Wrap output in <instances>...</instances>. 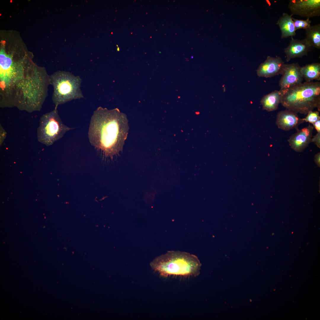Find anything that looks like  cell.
<instances>
[{
	"instance_id": "1",
	"label": "cell",
	"mask_w": 320,
	"mask_h": 320,
	"mask_svg": "<svg viewBox=\"0 0 320 320\" xmlns=\"http://www.w3.org/2000/svg\"><path fill=\"white\" fill-rule=\"evenodd\" d=\"M17 61L4 48L0 52V106L28 112L40 111L47 95L49 76L44 68Z\"/></svg>"
},
{
	"instance_id": "2",
	"label": "cell",
	"mask_w": 320,
	"mask_h": 320,
	"mask_svg": "<svg viewBox=\"0 0 320 320\" xmlns=\"http://www.w3.org/2000/svg\"><path fill=\"white\" fill-rule=\"evenodd\" d=\"M128 122L118 109L98 107L90 120L88 132L90 143L107 156L118 154L122 151L127 137Z\"/></svg>"
},
{
	"instance_id": "3",
	"label": "cell",
	"mask_w": 320,
	"mask_h": 320,
	"mask_svg": "<svg viewBox=\"0 0 320 320\" xmlns=\"http://www.w3.org/2000/svg\"><path fill=\"white\" fill-rule=\"evenodd\" d=\"M152 268L164 277L198 276L201 264L193 255L180 251H169L154 259L150 264Z\"/></svg>"
},
{
	"instance_id": "4",
	"label": "cell",
	"mask_w": 320,
	"mask_h": 320,
	"mask_svg": "<svg viewBox=\"0 0 320 320\" xmlns=\"http://www.w3.org/2000/svg\"><path fill=\"white\" fill-rule=\"evenodd\" d=\"M279 90L281 103L287 109L305 115L315 108L320 111V82L306 81L292 88Z\"/></svg>"
},
{
	"instance_id": "5",
	"label": "cell",
	"mask_w": 320,
	"mask_h": 320,
	"mask_svg": "<svg viewBox=\"0 0 320 320\" xmlns=\"http://www.w3.org/2000/svg\"><path fill=\"white\" fill-rule=\"evenodd\" d=\"M49 80L53 88L52 99L55 108L60 105L84 97L81 89L82 79L79 76L59 71L50 76Z\"/></svg>"
},
{
	"instance_id": "6",
	"label": "cell",
	"mask_w": 320,
	"mask_h": 320,
	"mask_svg": "<svg viewBox=\"0 0 320 320\" xmlns=\"http://www.w3.org/2000/svg\"><path fill=\"white\" fill-rule=\"evenodd\" d=\"M73 129L62 122L57 108L43 114L40 118L37 129L38 141L47 146L52 145L65 133Z\"/></svg>"
},
{
	"instance_id": "7",
	"label": "cell",
	"mask_w": 320,
	"mask_h": 320,
	"mask_svg": "<svg viewBox=\"0 0 320 320\" xmlns=\"http://www.w3.org/2000/svg\"><path fill=\"white\" fill-rule=\"evenodd\" d=\"M288 7L292 15L308 18L320 15V0H290Z\"/></svg>"
},
{
	"instance_id": "8",
	"label": "cell",
	"mask_w": 320,
	"mask_h": 320,
	"mask_svg": "<svg viewBox=\"0 0 320 320\" xmlns=\"http://www.w3.org/2000/svg\"><path fill=\"white\" fill-rule=\"evenodd\" d=\"M301 68L297 63L284 64L279 82L280 90L290 89L303 83Z\"/></svg>"
},
{
	"instance_id": "9",
	"label": "cell",
	"mask_w": 320,
	"mask_h": 320,
	"mask_svg": "<svg viewBox=\"0 0 320 320\" xmlns=\"http://www.w3.org/2000/svg\"><path fill=\"white\" fill-rule=\"evenodd\" d=\"M313 128L309 124L301 129H297V132L292 134L288 140L291 148L296 152L303 151L311 142Z\"/></svg>"
},
{
	"instance_id": "10",
	"label": "cell",
	"mask_w": 320,
	"mask_h": 320,
	"mask_svg": "<svg viewBox=\"0 0 320 320\" xmlns=\"http://www.w3.org/2000/svg\"><path fill=\"white\" fill-rule=\"evenodd\" d=\"M284 64L280 57L268 56L259 66L257 70V74L260 77L268 78L281 74Z\"/></svg>"
},
{
	"instance_id": "11",
	"label": "cell",
	"mask_w": 320,
	"mask_h": 320,
	"mask_svg": "<svg viewBox=\"0 0 320 320\" xmlns=\"http://www.w3.org/2000/svg\"><path fill=\"white\" fill-rule=\"evenodd\" d=\"M304 122L297 113L287 109L278 113L276 123L278 128L287 131L294 128L297 129L298 126Z\"/></svg>"
},
{
	"instance_id": "12",
	"label": "cell",
	"mask_w": 320,
	"mask_h": 320,
	"mask_svg": "<svg viewBox=\"0 0 320 320\" xmlns=\"http://www.w3.org/2000/svg\"><path fill=\"white\" fill-rule=\"evenodd\" d=\"M311 47L305 39L298 40L292 37L289 45L284 49L286 61L288 62L292 59L307 55Z\"/></svg>"
},
{
	"instance_id": "13",
	"label": "cell",
	"mask_w": 320,
	"mask_h": 320,
	"mask_svg": "<svg viewBox=\"0 0 320 320\" xmlns=\"http://www.w3.org/2000/svg\"><path fill=\"white\" fill-rule=\"evenodd\" d=\"M292 15L284 13L276 23L281 32V38H286L296 35V30L292 19Z\"/></svg>"
},
{
	"instance_id": "14",
	"label": "cell",
	"mask_w": 320,
	"mask_h": 320,
	"mask_svg": "<svg viewBox=\"0 0 320 320\" xmlns=\"http://www.w3.org/2000/svg\"><path fill=\"white\" fill-rule=\"evenodd\" d=\"M281 95L280 90H275L265 95L260 101L263 109L268 111L276 110L281 103Z\"/></svg>"
},
{
	"instance_id": "15",
	"label": "cell",
	"mask_w": 320,
	"mask_h": 320,
	"mask_svg": "<svg viewBox=\"0 0 320 320\" xmlns=\"http://www.w3.org/2000/svg\"><path fill=\"white\" fill-rule=\"evenodd\" d=\"M301 72L306 82H311L313 80L320 79V64L313 63L301 68Z\"/></svg>"
},
{
	"instance_id": "16",
	"label": "cell",
	"mask_w": 320,
	"mask_h": 320,
	"mask_svg": "<svg viewBox=\"0 0 320 320\" xmlns=\"http://www.w3.org/2000/svg\"><path fill=\"white\" fill-rule=\"evenodd\" d=\"M305 39L310 47L320 48V24L311 25L305 29Z\"/></svg>"
},
{
	"instance_id": "17",
	"label": "cell",
	"mask_w": 320,
	"mask_h": 320,
	"mask_svg": "<svg viewBox=\"0 0 320 320\" xmlns=\"http://www.w3.org/2000/svg\"><path fill=\"white\" fill-rule=\"evenodd\" d=\"M292 19L296 31L301 29L305 30L311 26V21L310 20L309 18H307L306 20H303L292 17Z\"/></svg>"
},
{
	"instance_id": "18",
	"label": "cell",
	"mask_w": 320,
	"mask_h": 320,
	"mask_svg": "<svg viewBox=\"0 0 320 320\" xmlns=\"http://www.w3.org/2000/svg\"><path fill=\"white\" fill-rule=\"evenodd\" d=\"M306 117L303 119L304 122H308L313 124L318 120L320 119V116L319 112L318 111H311L307 114Z\"/></svg>"
},
{
	"instance_id": "19",
	"label": "cell",
	"mask_w": 320,
	"mask_h": 320,
	"mask_svg": "<svg viewBox=\"0 0 320 320\" xmlns=\"http://www.w3.org/2000/svg\"><path fill=\"white\" fill-rule=\"evenodd\" d=\"M311 142H313L317 147L320 148V132H317L311 140Z\"/></svg>"
},
{
	"instance_id": "20",
	"label": "cell",
	"mask_w": 320,
	"mask_h": 320,
	"mask_svg": "<svg viewBox=\"0 0 320 320\" xmlns=\"http://www.w3.org/2000/svg\"><path fill=\"white\" fill-rule=\"evenodd\" d=\"M0 145L2 144V143L4 141L5 139V138L7 132L4 129L2 126L0 125Z\"/></svg>"
},
{
	"instance_id": "21",
	"label": "cell",
	"mask_w": 320,
	"mask_h": 320,
	"mask_svg": "<svg viewBox=\"0 0 320 320\" xmlns=\"http://www.w3.org/2000/svg\"><path fill=\"white\" fill-rule=\"evenodd\" d=\"M312 124L317 132H320V119L318 120Z\"/></svg>"
},
{
	"instance_id": "22",
	"label": "cell",
	"mask_w": 320,
	"mask_h": 320,
	"mask_svg": "<svg viewBox=\"0 0 320 320\" xmlns=\"http://www.w3.org/2000/svg\"><path fill=\"white\" fill-rule=\"evenodd\" d=\"M320 152L316 154L315 156L314 161L316 164L319 167H320Z\"/></svg>"
}]
</instances>
